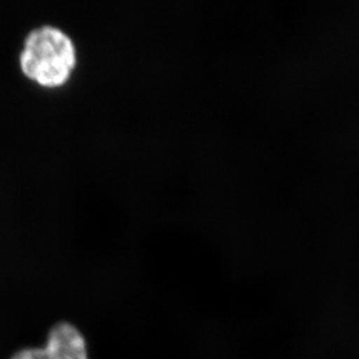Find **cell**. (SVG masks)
Wrapping results in <instances>:
<instances>
[{"label": "cell", "mask_w": 359, "mask_h": 359, "mask_svg": "<svg viewBox=\"0 0 359 359\" xmlns=\"http://www.w3.org/2000/svg\"><path fill=\"white\" fill-rule=\"evenodd\" d=\"M11 359H88L84 336L75 325L60 322L51 328L43 348H28Z\"/></svg>", "instance_id": "2"}, {"label": "cell", "mask_w": 359, "mask_h": 359, "mask_svg": "<svg viewBox=\"0 0 359 359\" xmlns=\"http://www.w3.org/2000/svg\"><path fill=\"white\" fill-rule=\"evenodd\" d=\"M20 65L25 75L43 86L65 84L76 65V50L68 35L42 27L28 35Z\"/></svg>", "instance_id": "1"}]
</instances>
